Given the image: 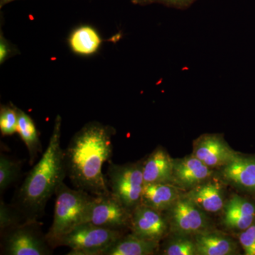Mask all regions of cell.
Listing matches in <instances>:
<instances>
[{
  "label": "cell",
  "mask_w": 255,
  "mask_h": 255,
  "mask_svg": "<svg viewBox=\"0 0 255 255\" xmlns=\"http://www.w3.org/2000/svg\"><path fill=\"white\" fill-rule=\"evenodd\" d=\"M21 165L19 161L9 156L0 155V192L2 194L7 188L18 180L21 174Z\"/></svg>",
  "instance_id": "obj_21"
},
{
  "label": "cell",
  "mask_w": 255,
  "mask_h": 255,
  "mask_svg": "<svg viewBox=\"0 0 255 255\" xmlns=\"http://www.w3.org/2000/svg\"><path fill=\"white\" fill-rule=\"evenodd\" d=\"M102 40L98 33L90 26H82L75 30L70 38L72 50L78 54L91 55L100 48Z\"/></svg>",
  "instance_id": "obj_20"
},
{
  "label": "cell",
  "mask_w": 255,
  "mask_h": 255,
  "mask_svg": "<svg viewBox=\"0 0 255 255\" xmlns=\"http://www.w3.org/2000/svg\"><path fill=\"white\" fill-rule=\"evenodd\" d=\"M194 1L196 0H132V2L140 6L159 3V4L178 8V9H185L190 6Z\"/></svg>",
  "instance_id": "obj_26"
},
{
  "label": "cell",
  "mask_w": 255,
  "mask_h": 255,
  "mask_svg": "<svg viewBox=\"0 0 255 255\" xmlns=\"http://www.w3.org/2000/svg\"><path fill=\"white\" fill-rule=\"evenodd\" d=\"M61 128L62 118L58 115L46 150L13 198L11 204L21 211L26 221H38L43 216L48 200L68 176L61 147Z\"/></svg>",
  "instance_id": "obj_2"
},
{
  "label": "cell",
  "mask_w": 255,
  "mask_h": 255,
  "mask_svg": "<svg viewBox=\"0 0 255 255\" xmlns=\"http://www.w3.org/2000/svg\"><path fill=\"white\" fill-rule=\"evenodd\" d=\"M168 229L167 220L161 211L140 204L131 213L130 230L139 237L159 242Z\"/></svg>",
  "instance_id": "obj_10"
},
{
  "label": "cell",
  "mask_w": 255,
  "mask_h": 255,
  "mask_svg": "<svg viewBox=\"0 0 255 255\" xmlns=\"http://www.w3.org/2000/svg\"><path fill=\"white\" fill-rule=\"evenodd\" d=\"M17 107L14 105H1L0 109V130L3 136H10L17 132Z\"/></svg>",
  "instance_id": "obj_22"
},
{
  "label": "cell",
  "mask_w": 255,
  "mask_h": 255,
  "mask_svg": "<svg viewBox=\"0 0 255 255\" xmlns=\"http://www.w3.org/2000/svg\"><path fill=\"white\" fill-rule=\"evenodd\" d=\"M218 134H205L194 142L193 155L210 168L224 167L238 155Z\"/></svg>",
  "instance_id": "obj_8"
},
{
  "label": "cell",
  "mask_w": 255,
  "mask_h": 255,
  "mask_svg": "<svg viewBox=\"0 0 255 255\" xmlns=\"http://www.w3.org/2000/svg\"><path fill=\"white\" fill-rule=\"evenodd\" d=\"M53 223L46 233L52 248L57 242L82 223L84 213L94 196L80 189H73L65 183L57 188Z\"/></svg>",
  "instance_id": "obj_3"
},
{
  "label": "cell",
  "mask_w": 255,
  "mask_h": 255,
  "mask_svg": "<svg viewBox=\"0 0 255 255\" xmlns=\"http://www.w3.org/2000/svg\"><path fill=\"white\" fill-rule=\"evenodd\" d=\"M14 1H16V0H0V8L3 7L4 5L9 4V3L12 2Z\"/></svg>",
  "instance_id": "obj_28"
},
{
  "label": "cell",
  "mask_w": 255,
  "mask_h": 255,
  "mask_svg": "<svg viewBox=\"0 0 255 255\" xmlns=\"http://www.w3.org/2000/svg\"><path fill=\"white\" fill-rule=\"evenodd\" d=\"M107 179L111 192L130 213L141 204L145 184L141 162L118 164L110 161Z\"/></svg>",
  "instance_id": "obj_5"
},
{
  "label": "cell",
  "mask_w": 255,
  "mask_h": 255,
  "mask_svg": "<svg viewBox=\"0 0 255 255\" xmlns=\"http://www.w3.org/2000/svg\"><path fill=\"white\" fill-rule=\"evenodd\" d=\"M18 50L4 38L1 32L0 36V63L3 64L11 57L18 54Z\"/></svg>",
  "instance_id": "obj_27"
},
{
  "label": "cell",
  "mask_w": 255,
  "mask_h": 255,
  "mask_svg": "<svg viewBox=\"0 0 255 255\" xmlns=\"http://www.w3.org/2000/svg\"><path fill=\"white\" fill-rule=\"evenodd\" d=\"M170 219L171 226L179 234H197L207 226L204 211L187 196L179 198L170 208Z\"/></svg>",
  "instance_id": "obj_9"
},
{
  "label": "cell",
  "mask_w": 255,
  "mask_h": 255,
  "mask_svg": "<svg viewBox=\"0 0 255 255\" xmlns=\"http://www.w3.org/2000/svg\"><path fill=\"white\" fill-rule=\"evenodd\" d=\"M141 163L145 184L172 182L174 160L162 147L156 148Z\"/></svg>",
  "instance_id": "obj_14"
},
{
  "label": "cell",
  "mask_w": 255,
  "mask_h": 255,
  "mask_svg": "<svg viewBox=\"0 0 255 255\" xmlns=\"http://www.w3.org/2000/svg\"><path fill=\"white\" fill-rule=\"evenodd\" d=\"M211 174L210 167L192 155L174 161L172 182L179 187L192 189L206 182Z\"/></svg>",
  "instance_id": "obj_11"
},
{
  "label": "cell",
  "mask_w": 255,
  "mask_h": 255,
  "mask_svg": "<svg viewBox=\"0 0 255 255\" xmlns=\"http://www.w3.org/2000/svg\"><path fill=\"white\" fill-rule=\"evenodd\" d=\"M53 249L38 221H26L1 233V255H50Z\"/></svg>",
  "instance_id": "obj_4"
},
{
  "label": "cell",
  "mask_w": 255,
  "mask_h": 255,
  "mask_svg": "<svg viewBox=\"0 0 255 255\" xmlns=\"http://www.w3.org/2000/svg\"><path fill=\"white\" fill-rule=\"evenodd\" d=\"M223 223L234 231H245L255 221V203L234 195L223 207Z\"/></svg>",
  "instance_id": "obj_13"
},
{
  "label": "cell",
  "mask_w": 255,
  "mask_h": 255,
  "mask_svg": "<svg viewBox=\"0 0 255 255\" xmlns=\"http://www.w3.org/2000/svg\"><path fill=\"white\" fill-rule=\"evenodd\" d=\"M202 211L216 213L224 207V193L219 182H204L192 188L186 195Z\"/></svg>",
  "instance_id": "obj_15"
},
{
  "label": "cell",
  "mask_w": 255,
  "mask_h": 255,
  "mask_svg": "<svg viewBox=\"0 0 255 255\" xmlns=\"http://www.w3.org/2000/svg\"><path fill=\"white\" fill-rule=\"evenodd\" d=\"M197 255H231L238 254V247L234 241L220 233H197L195 238Z\"/></svg>",
  "instance_id": "obj_18"
},
{
  "label": "cell",
  "mask_w": 255,
  "mask_h": 255,
  "mask_svg": "<svg viewBox=\"0 0 255 255\" xmlns=\"http://www.w3.org/2000/svg\"><path fill=\"white\" fill-rule=\"evenodd\" d=\"M225 179L241 190L255 194V155L238 154L223 167Z\"/></svg>",
  "instance_id": "obj_12"
},
{
  "label": "cell",
  "mask_w": 255,
  "mask_h": 255,
  "mask_svg": "<svg viewBox=\"0 0 255 255\" xmlns=\"http://www.w3.org/2000/svg\"><path fill=\"white\" fill-rule=\"evenodd\" d=\"M179 199L177 188L170 183H149L144 184L141 204L162 211L170 209Z\"/></svg>",
  "instance_id": "obj_17"
},
{
  "label": "cell",
  "mask_w": 255,
  "mask_h": 255,
  "mask_svg": "<svg viewBox=\"0 0 255 255\" xmlns=\"http://www.w3.org/2000/svg\"><path fill=\"white\" fill-rule=\"evenodd\" d=\"M239 242L246 255H255V221L250 227L242 231Z\"/></svg>",
  "instance_id": "obj_25"
},
{
  "label": "cell",
  "mask_w": 255,
  "mask_h": 255,
  "mask_svg": "<svg viewBox=\"0 0 255 255\" xmlns=\"http://www.w3.org/2000/svg\"><path fill=\"white\" fill-rule=\"evenodd\" d=\"M17 132L24 142L29 155V164H33L42 152L39 134L33 119L23 111L17 108Z\"/></svg>",
  "instance_id": "obj_19"
},
{
  "label": "cell",
  "mask_w": 255,
  "mask_h": 255,
  "mask_svg": "<svg viewBox=\"0 0 255 255\" xmlns=\"http://www.w3.org/2000/svg\"><path fill=\"white\" fill-rule=\"evenodd\" d=\"M124 233L82 223L57 242L55 248L68 247L70 255H102Z\"/></svg>",
  "instance_id": "obj_6"
},
{
  "label": "cell",
  "mask_w": 255,
  "mask_h": 255,
  "mask_svg": "<svg viewBox=\"0 0 255 255\" xmlns=\"http://www.w3.org/2000/svg\"><path fill=\"white\" fill-rule=\"evenodd\" d=\"M115 134L111 126L91 122L70 139L64 150V159L67 174L76 189L93 196L110 192L102 167L112 159Z\"/></svg>",
  "instance_id": "obj_1"
},
{
  "label": "cell",
  "mask_w": 255,
  "mask_h": 255,
  "mask_svg": "<svg viewBox=\"0 0 255 255\" xmlns=\"http://www.w3.org/2000/svg\"><path fill=\"white\" fill-rule=\"evenodd\" d=\"M163 255H197L195 242L187 238H178L172 240L164 246Z\"/></svg>",
  "instance_id": "obj_24"
},
{
  "label": "cell",
  "mask_w": 255,
  "mask_h": 255,
  "mask_svg": "<svg viewBox=\"0 0 255 255\" xmlns=\"http://www.w3.org/2000/svg\"><path fill=\"white\" fill-rule=\"evenodd\" d=\"M158 249L159 242L148 241L131 233L122 235L102 255H151Z\"/></svg>",
  "instance_id": "obj_16"
},
{
  "label": "cell",
  "mask_w": 255,
  "mask_h": 255,
  "mask_svg": "<svg viewBox=\"0 0 255 255\" xmlns=\"http://www.w3.org/2000/svg\"><path fill=\"white\" fill-rule=\"evenodd\" d=\"M23 214L12 204L0 201V233L25 222Z\"/></svg>",
  "instance_id": "obj_23"
},
{
  "label": "cell",
  "mask_w": 255,
  "mask_h": 255,
  "mask_svg": "<svg viewBox=\"0 0 255 255\" xmlns=\"http://www.w3.org/2000/svg\"><path fill=\"white\" fill-rule=\"evenodd\" d=\"M131 213L112 192L94 196L85 209L82 223H91L96 226L112 231L124 233L130 230Z\"/></svg>",
  "instance_id": "obj_7"
}]
</instances>
